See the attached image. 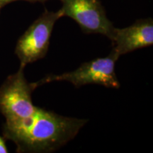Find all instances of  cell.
Returning a JSON list of instances; mask_svg holds the SVG:
<instances>
[{
  "mask_svg": "<svg viewBox=\"0 0 153 153\" xmlns=\"http://www.w3.org/2000/svg\"><path fill=\"white\" fill-rule=\"evenodd\" d=\"M7 145H6L4 137L0 136V153H7L8 152Z\"/></svg>",
  "mask_w": 153,
  "mask_h": 153,
  "instance_id": "obj_8",
  "label": "cell"
},
{
  "mask_svg": "<svg viewBox=\"0 0 153 153\" xmlns=\"http://www.w3.org/2000/svg\"><path fill=\"white\" fill-rule=\"evenodd\" d=\"M118 58L119 57L112 50L107 57H99L83 63L74 71L46 76L40 81L33 82V87L36 89L50 82L67 81L76 88L93 84L118 89L120 83L115 71V63Z\"/></svg>",
  "mask_w": 153,
  "mask_h": 153,
  "instance_id": "obj_2",
  "label": "cell"
},
{
  "mask_svg": "<svg viewBox=\"0 0 153 153\" xmlns=\"http://www.w3.org/2000/svg\"><path fill=\"white\" fill-rule=\"evenodd\" d=\"M24 68L20 65L18 71L8 76L0 87V112L6 121L24 119L36 109L31 97L35 87L25 77Z\"/></svg>",
  "mask_w": 153,
  "mask_h": 153,
  "instance_id": "obj_3",
  "label": "cell"
},
{
  "mask_svg": "<svg viewBox=\"0 0 153 153\" xmlns=\"http://www.w3.org/2000/svg\"><path fill=\"white\" fill-rule=\"evenodd\" d=\"M110 40L112 50L119 57L135 50L150 46L153 44L152 19H140L126 28H114Z\"/></svg>",
  "mask_w": 153,
  "mask_h": 153,
  "instance_id": "obj_6",
  "label": "cell"
},
{
  "mask_svg": "<svg viewBox=\"0 0 153 153\" xmlns=\"http://www.w3.org/2000/svg\"><path fill=\"white\" fill-rule=\"evenodd\" d=\"M62 16H68L87 33H99L111 38L114 26L107 18L99 0H60Z\"/></svg>",
  "mask_w": 153,
  "mask_h": 153,
  "instance_id": "obj_5",
  "label": "cell"
},
{
  "mask_svg": "<svg viewBox=\"0 0 153 153\" xmlns=\"http://www.w3.org/2000/svg\"><path fill=\"white\" fill-rule=\"evenodd\" d=\"M61 17L62 13L60 9L56 12L45 9L19 38L15 53L20 60V65L26 67L45 56L54 25Z\"/></svg>",
  "mask_w": 153,
  "mask_h": 153,
  "instance_id": "obj_4",
  "label": "cell"
},
{
  "mask_svg": "<svg viewBox=\"0 0 153 153\" xmlns=\"http://www.w3.org/2000/svg\"><path fill=\"white\" fill-rule=\"evenodd\" d=\"M18 1V0H0V11L3 8L4 6H6L8 4L12 2V1ZM25 1H30V2H45V1H48V0H25Z\"/></svg>",
  "mask_w": 153,
  "mask_h": 153,
  "instance_id": "obj_7",
  "label": "cell"
},
{
  "mask_svg": "<svg viewBox=\"0 0 153 153\" xmlns=\"http://www.w3.org/2000/svg\"><path fill=\"white\" fill-rule=\"evenodd\" d=\"M87 122L36 106L27 118L6 121L3 135L4 139L15 143L17 152H51L73 139Z\"/></svg>",
  "mask_w": 153,
  "mask_h": 153,
  "instance_id": "obj_1",
  "label": "cell"
}]
</instances>
